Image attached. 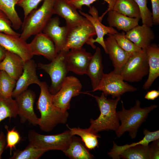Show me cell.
<instances>
[{
	"label": "cell",
	"mask_w": 159,
	"mask_h": 159,
	"mask_svg": "<svg viewBox=\"0 0 159 159\" xmlns=\"http://www.w3.org/2000/svg\"><path fill=\"white\" fill-rule=\"evenodd\" d=\"M39 86L40 92L36 103L41 114L38 125L43 131L49 132L58 124L65 123L69 114L67 111H63L54 105L52 95L46 82H41Z\"/></svg>",
	"instance_id": "cell-1"
},
{
	"label": "cell",
	"mask_w": 159,
	"mask_h": 159,
	"mask_svg": "<svg viewBox=\"0 0 159 159\" xmlns=\"http://www.w3.org/2000/svg\"><path fill=\"white\" fill-rule=\"evenodd\" d=\"M90 95L95 98L100 113L96 119H90V125L88 130L96 134L103 130L116 131L120 125L116 109L120 97L115 99H107L103 92L100 96Z\"/></svg>",
	"instance_id": "cell-2"
},
{
	"label": "cell",
	"mask_w": 159,
	"mask_h": 159,
	"mask_svg": "<svg viewBox=\"0 0 159 159\" xmlns=\"http://www.w3.org/2000/svg\"><path fill=\"white\" fill-rule=\"evenodd\" d=\"M122 109L117 112L121 124L115 131L117 137H120L124 132H127L132 139L137 136L138 128L143 123L146 121L149 113L157 107L155 105L142 108L138 100L136 101L135 105L129 110H126L121 101Z\"/></svg>",
	"instance_id": "cell-3"
},
{
	"label": "cell",
	"mask_w": 159,
	"mask_h": 159,
	"mask_svg": "<svg viewBox=\"0 0 159 159\" xmlns=\"http://www.w3.org/2000/svg\"><path fill=\"white\" fill-rule=\"evenodd\" d=\"M55 0H43L41 6L32 11L24 19L21 26L20 37L26 41L32 36L42 32L54 14Z\"/></svg>",
	"instance_id": "cell-4"
},
{
	"label": "cell",
	"mask_w": 159,
	"mask_h": 159,
	"mask_svg": "<svg viewBox=\"0 0 159 159\" xmlns=\"http://www.w3.org/2000/svg\"><path fill=\"white\" fill-rule=\"evenodd\" d=\"M69 51L63 50L61 51L49 63L38 64V67L44 70L50 77L51 84L49 90L52 95L59 91L69 72L66 61L67 54Z\"/></svg>",
	"instance_id": "cell-5"
},
{
	"label": "cell",
	"mask_w": 159,
	"mask_h": 159,
	"mask_svg": "<svg viewBox=\"0 0 159 159\" xmlns=\"http://www.w3.org/2000/svg\"><path fill=\"white\" fill-rule=\"evenodd\" d=\"M149 66L146 49L132 54L120 74L124 80L138 82L148 74Z\"/></svg>",
	"instance_id": "cell-6"
},
{
	"label": "cell",
	"mask_w": 159,
	"mask_h": 159,
	"mask_svg": "<svg viewBox=\"0 0 159 159\" xmlns=\"http://www.w3.org/2000/svg\"><path fill=\"white\" fill-rule=\"evenodd\" d=\"M74 136L69 130L60 134L51 135H42L30 130L28 137L30 143L47 151L58 150L63 151L67 148Z\"/></svg>",
	"instance_id": "cell-7"
},
{
	"label": "cell",
	"mask_w": 159,
	"mask_h": 159,
	"mask_svg": "<svg viewBox=\"0 0 159 159\" xmlns=\"http://www.w3.org/2000/svg\"><path fill=\"white\" fill-rule=\"evenodd\" d=\"M137 90V88L125 82L120 74L113 71L108 74L104 73L98 86L92 92L102 91L106 97L111 95L114 99L126 92Z\"/></svg>",
	"instance_id": "cell-8"
},
{
	"label": "cell",
	"mask_w": 159,
	"mask_h": 159,
	"mask_svg": "<svg viewBox=\"0 0 159 159\" xmlns=\"http://www.w3.org/2000/svg\"><path fill=\"white\" fill-rule=\"evenodd\" d=\"M82 87L80 81L76 77L66 76L59 91L52 95L54 105L63 111H67L70 108L72 98L79 95Z\"/></svg>",
	"instance_id": "cell-9"
},
{
	"label": "cell",
	"mask_w": 159,
	"mask_h": 159,
	"mask_svg": "<svg viewBox=\"0 0 159 159\" xmlns=\"http://www.w3.org/2000/svg\"><path fill=\"white\" fill-rule=\"evenodd\" d=\"M67 28L66 44L64 49L65 50L82 47L85 43L90 45V41L96 35L91 23Z\"/></svg>",
	"instance_id": "cell-10"
},
{
	"label": "cell",
	"mask_w": 159,
	"mask_h": 159,
	"mask_svg": "<svg viewBox=\"0 0 159 159\" xmlns=\"http://www.w3.org/2000/svg\"><path fill=\"white\" fill-rule=\"evenodd\" d=\"M36 98L34 92L27 89L15 98L18 109V115L20 122L24 123L27 121L32 125H38L39 118L34 111V105Z\"/></svg>",
	"instance_id": "cell-11"
},
{
	"label": "cell",
	"mask_w": 159,
	"mask_h": 159,
	"mask_svg": "<svg viewBox=\"0 0 159 159\" xmlns=\"http://www.w3.org/2000/svg\"><path fill=\"white\" fill-rule=\"evenodd\" d=\"M53 13L64 19L67 28L83 24L91 23L86 18L78 13L68 0H55Z\"/></svg>",
	"instance_id": "cell-12"
},
{
	"label": "cell",
	"mask_w": 159,
	"mask_h": 159,
	"mask_svg": "<svg viewBox=\"0 0 159 159\" xmlns=\"http://www.w3.org/2000/svg\"><path fill=\"white\" fill-rule=\"evenodd\" d=\"M82 15L87 19L94 26L97 37L96 39L93 38L90 42V45L93 49L96 47L94 43H97L100 45L103 48L105 53L107 54V50L105 44L104 37L108 34H115L119 32L113 27L107 26L103 24L99 19L98 12L96 8L94 6H90L89 11V14L79 11Z\"/></svg>",
	"instance_id": "cell-13"
},
{
	"label": "cell",
	"mask_w": 159,
	"mask_h": 159,
	"mask_svg": "<svg viewBox=\"0 0 159 159\" xmlns=\"http://www.w3.org/2000/svg\"><path fill=\"white\" fill-rule=\"evenodd\" d=\"M0 44L6 51L16 54L24 61L33 57L29 43L20 36H15L0 32Z\"/></svg>",
	"instance_id": "cell-14"
},
{
	"label": "cell",
	"mask_w": 159,
	"mask_h": 159,
	"mask_svg": "<svg viewBox=\"0 0 159 159\" xmlns=\"http://www.w3.org/2000/svg\"><path fill=\"white\" fill-rule=\"evenodd\" d=\"M92 55L82 47L70 49L67 52L66 61L69 71L78 75L86 74L88 64Z\"/></svg>",
	"instance_id": "cell-15"
},
{
	"label": "cell",
	"mask_w": 159,
	"mask_h": 159,
	"mask_svg": "<svg viewBox=\"0 0 159 159\" xmlns=\"http://www.w3.org/2000/svg\"><path fill=\"white\" fill-rule=\"evenodd\" d=\"M37 67L35 61L32 59L25 61L23 72L16 81L12 94V97L15 98L27 90L31 84H35L39 86L41 82L37 74Z\"/></svg>",
	"instance_id": "cell-16"
},
{
	"label": "cell",
	"mask_w": 159,
	"mask_h": 159,
	"mask_svg": "<svg viewBox=\"0 0 159 159\" xmlns=\"http://www.w3.org/2000/svg\"><path fill=\"white\" fill-rule=\"evenodd\" d=\"M29 44L33 56L42 55L51 61L58 54L53 41L43 32L35 35Z\"/></svg>",
	"instance_id": "cell-17"
},
{
	"label": "cell",
	"mask_w": 159,
	"mask_h": 159,
	"mask_svg": "<svg viewBox=\"0 0 159 159\" xmlns=\"http://www.w3.org/2000/svg\"><path fill=\"white\" fill-rule=\"evenodd\" d=\"M105 44L110 59L114 67L113 71L120 74L121 71L132 54L122 49L117 42L113 35L107 34Z\"/></svg>",
	"instance_id": "cell-18"
},
{
	"label": "cell",
	"mask_w": 159,
	"mask_h": 159,
	"mask_svg": "<svg viewBox=\"0 0 159 159\" xmlns=\"http://www.w3.org/2000/svg\"><path fill=\"white\" fill-rule=\"evenodd\" d=\"M60 23L58 16L52 18L42 31L53 41L58 54L64 48L68 32L66 26H60Z\"/></svg>",
	"instance_id": "cell-19"
},
{
	"label": "cell",
	"mask_w": 159,
	"mask_h": 159,
	"mask_svg": "<svg viewBox=\"0 0 159 159\" xmlns=\"http://www.w3.org/2000/svg\"><path fill=\"white\" fill-rule=\"evenodd\" d=\"M125 35L136 46L143 49H146L155 37L151 27L144 24L137 25L126 32Z\"/></svg>",
	"instance_id": "cell-20"
},
{
	"label": "cell",
	"mask_w": 159,
	"mask_h": 159,
	"mask_svg": "<svg viewBox=\"0 0 159 159\" xmlns=\"http://www.w3.org/2000/svg\"><path fill=\"white\" fill-rule=\"evenodd\" d=\"M24 62L17 54L6 51L4 58L0 62V70L5 71L17 81L23 72Z\"/></svg>",
	"instance_id": "cell-21"
},
{
	"label": "cell",
	"mask_w": 159,
	"mask_h": 159,
	"mask_svg": "<svg viewBox=\"0 0 159 159\" xmlns=\"http://www.w3.org/2000/svg\"><path fill=\"white\" fill-rule=\"evenodd\" d=\"M146 51L149 66L148 76L143 89L147 90L159 76V48L156 44H151Z\"/></svg>",
	"instance_id": "cell-22"
},
{
	"label": "cell",
	"mask_w": 159,
	"mask_h": 159,
	"mask_svg": "<svg viewBox=\"0 0 159 159\" xmlns=\"http://www.w3.org/2000/svg\"><path fill=\"white\" fill-rule=\"evenodd\" d=\"M103 70L101 50L97 47L90 61L86 73L90 79L92 90L98 85L104 74Z\"/></svg>",
	"instance_id": "cell-23"
},
{
	"label": "cell",
	"mask_w": 159,
	"mask_h": 159,
	"mask_svg": "<svg viewBox=\"0 0 159 159\" xmlns=\"http://www.w3.org/2000/svg\"><path fill=\"white\" fill-rule=\"evenodd\" d=\"M107 13L109 26L115 27L126 32L138 25L140 20L127 16L114 10H110Z\"/></svg>",
	"instance_id": "cell-24"
},
{
	"label": "cell",
	"mask_w": 159,
	"mask_h": 159,
	"mask_svg": "<svg viewBox=\"0 0 159 159\" xmlns=\"http://www.w3.org/2000/svg\"><path fill=\"white\" fill-rule=\"evenodd\" d=\"M81 139L74 136L67 148L63 151L64 154L72 159H92L94 157L91 154Z\"/></svg>",
	"instance_id": "cell-25"
},
{
	"label": "cell",
	"mask_w": 159,
	"mask_h": 159,
	"mask_svg": "<svg viewBox=\"0 0 159 159\" xmlns=\"http://www.w3.org/2000/svg\"><path fill=\"white\" fill-rule=\"evenodd\" d=\"M144 136L143 138L136 143H134L130 144H126L122 146H118L113 142V146L108 154L109 156L113 159H119L118 155L120 153L125 149L133 146L142 144L148 145L152 141L159 139V130L150 132L146 129L144 130L143 131Z\"/></svg>",
	"instance_id": "cell-26"
},
{
	"label": "cell",
	"mask_w": 159,
	"mask_h": 159,
	"mask_svg": "<svg viewBox=\"0 0 159 159\" xmlns=\"http://www.w3.org/2000/svg\"><path fill=\"white\" fill-rule=\"evenodd\" d=\"M21 0H0V10L3 12L11 21L12 28L19 29L22 21L15 9V6Z\"/></svg>",
	"instance_id": "cell-27"
},
{
	"label": "cell",
	"mask_w": 159,
	"mask_h": 159,
	"mask_svg": "<svg viewBox=\"0 0 159 159\" xmlns=\"http://www.w3.org/2000/svg\"><path fill=\"white\" fill-rule=\"evenodd\" d=\"M113 10L130 17L141 19L139 8L134 0H116Z\"/></svg>",
	"instance_id": "cell-28"
},
{
	"label": "cell",
	"mask_w": 159,
	"mask_h": 159,
	"mask_svg": "<svg viewBox=\"0 0 159 159\" xmlns=\"http://www.w3.org/2000/svg\"><path fill=\"white\" fill-rule=\"evenodd\" d=\"M125 159H151L150 145L140 144L129 147L121 152L118 158Z\"/></svg>",
	"instance_id": "cell-29"
},
{
	"label": "cell",
	"mask_w": 159,
	"mask_h": 159,
	"mask_svg": "<svg viewBox=\"0 0 159 159\" xmlns=\"http://www.w3.org/2000/svg\"><path fill=\"white\" fill-rule=\"evenodd\" d=\"M47 151L38 145L30 143L23 150L19 149L13 152L9 159H37L44 153Z\"/></svg>",
	"instance_id": "cell-30"
},
{
	"label": "cell",
	"mask_w": 159,
	"mask_h": 159,
	"mask_svg": "<svg viewBox=\"0 0 159 159\" xmlns=\"http://www.w3.org/2000/svg\"><path fill=\"white\" fill-rule=\"evenodd\" d=\"M73 135H77L80 137L86 147L89 150L95 149L98 145V138L100 137L97 134L90 132L87 129L79 127L70 128L67 125Z\"/></svg>",
	"instance_id": "cell-31"
},
{
	"label": "cell",
	"mask_w": 159,
	"mask_h": 159,
	"mask_svg": "<svg viewBox=\"0 0 159 159\" xmlns=\"http://www.w3.org/2000/svg\"><path fill=\"white\" fill-rule=\"evenodd\" d=\"M18 109L15 99L12 97L4 99L0 97V123L5 119L15 118L18 115Z\"/></svg>",
	"instance_id": "cell-32"
},
{
	"label": "cell",
	"mask_w": 159,
	"mask_h": 159,
	"mask_svg": "<svg viewBox=\"0 0 159 159\" xmlns=\"http://www.w3.org/2000/svg\"><path fill=\"white\" fill-rule=\"evenodd\" d=\"M16 82L6 72L0 70V97L4 99L12 97Z\"/></svg>",
	"instance_id": "cell-33"
},
{
	"label": "cell",
	"mask_w": 159,
	"mask_h": 159,
	"mask_svg": "<svg viewBox=\"0 0 159 159\" xmlns=\"http://www.w3.org/2000/svg\"><path fill=\"white\" fill-rule=\"evenodd\" d=\"M117 42L124 51L130 54L141 51L143 49L136 46L128 39L125 34L122 32L113 35Z\"/></svg>",
	"instance_id": "cell-34"
},
{
	"label": "cell",
	"mask_w": 159,
	"mask_h": 159,
	"mask_svg": "<svg viewBox=\"0 0 159 159\" xmlns=\"http://www.w3.org/2000/svg\"><path fill=\"white\" fill-rule=\"evenodd\" d=\"M97 0H68V1L76 9L82 10L83 6L85 5L90 8L91 6V4ZM104 0L107 3L108 7L107 9L102 15L99 17V19L101 21L104 16L108 11L110 10H113L114 6L116 1V0Z\"/></svg>",
	"instance_id": "cell-35"
},
{
	"label": "cell",
	"mask_w": 159,
	"mask_h": 159,
	"mask_svg": "<svg viewBox=\"0 0 159 159\" xmlns=\"http://www.w3.org/2000/svg\"><path fill=\"white\" fill-rule=\"evenodd\" d=\"M138 5L140 11L143 24L151 27L153 24L152 13L147 6V0H134Z\"/></svg>",
	"instance_id": "cell-36"
},
{
	"label": "cell",
	"mask_w": 159,
	"mask_h": 159,
	"mask_svg": "<svg viewBox=\"0 0 159 159\" xmlns=\"http://www.w3.org/2000/svg\"><path fill=\"white\" fill-rule=\"evenodd\" d=\"M5 128L6 130L7 133L6 137V144L5 149L9 148L10 154L13 149L16 148V145L20 142L21 137L19 132L16 130L15 127L9 130L8 127L6 125Z\"/></svg>",
	"instance_id": "cell-37"
},
{
	"label": "cell",
	"mask_w": 159,
	"mask_h": 159,
	"mask_svg": "<svg viewBox=\"0 0 159 159\" xmlns=\"http://www.w3.org/2000/svg\"><path fill=\"white\" fill-rule=\"evenodd\" d=\"M0 32L13 36H20V34L13 29L10 19L7 16L0 10Z\"/></svg>",
	"instance_id": "cell-38"
},
{
	"label": "cell",
	"mask_w": 159,
	"mask_h": 159,
	"mask_svg": "<svg viewBox=\"0 0 159 159\" xmlns=\"http://www.w3.org/2000/svg\"><path fill=\"white\" fill-rule=\"evenodd\" d=\"M43 0H21L17 5L21 8L25 18L33 10L36 9L40 2Z\"/></svg>",
	"instance_id": "cell-39"
},
{
	"label": "cell",
	"mask_w": 159,
	"mask_h": 159,
	"mask_svg": "<svg viewBox=\"0 0 159 159\" xmlns=\"http://www.w3.org/2000/svg\"><path fill=\"white\" fill-rule=\"evenodd\" d=\"M151 3L153 24H159V0H150Z\"/></svg>",
	"instance_id": "cell-40"
},
{
	"label": "cell",
	"mask_w": 159,
	"mask_h": 159,
	"mask_svg": "<svg viewBox=\"0 0 159 159\" xmlns=\"http://www.w3.org/2000/svg\"><path fill=\"white\" fill-rule=\"evenodd\" d=\"M150 145L151 151V159H159V139L153 141L152 143Z\"/></svg>",
	"instance_id": "cell-41"
},
{
	"label": "cell",
	"mask_w": 159,
	"mask_h": 159,
	"mask_svg": "<svg viewBox=\"0 0 159 159\" xmlns=\"http://www.w3.org/2000/svg\"><path fill=\"white\" fill-rule=\"evenodd\" d=\"M6 144V137L4 132H0V159L1 158V155L3 152Z\"/></svg>",
	"instance_id": "cell-42"
},
{
	"label": "cell",
	"mask_w": 159,
	"mask_h": 159,
	"mask_svg": "<svg viewBox=\"0 0 159 159\" xmlns=\"http://www.w3.org/2000/svg\"><path fill=\"white\" fill-rule=\"evenodd\" d=\"M159 96V91L156 90H153L147 92L145 95V98L150 100H154Z\"/></svg>",
	"instance_id": "cell-43"
},
{
	"label": "cell",
	"mask_w": 159,
	"mask_h": 159,
	"mask_svg": "<svg viewBox=\"0 0 159 159\" xmlns=\"http://www.w3.org/2000/svg\"><path fill=\"white\" fill-rule=\"evenodd\" d=\"M6 50L0 44V62L4 58Z\"/></svg>",
	"instance_id": "cell-44"
}]
</instances>
